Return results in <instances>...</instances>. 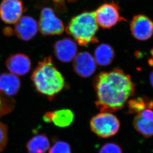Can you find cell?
I'll return each instance as SVG.
<instances>
[{
	"label": "cell",
	"instance_id": "20",
	"mask_svg": "<svg viewBox=\"0 0 153 153\" xmlns=\"http://www.w3.org/2000/svg\"><path fill=\"white\" fill-rule=\"evenodd\" d=\"M49 153H72L71 146L64 141H58L49 149Z\"/></svg>",
	"mask_w": 153,
	"mask_h": 153
},
{
	"label": "cell",
	"instance_id": "11",
	"mask_svg": "<svg viewBox=\"0 0 153 153\" xmlns=\"http://www.w3.org/2000/svg\"><path fill=\"white\" fill-rule=\"evenodd\" d=\"M15 24V33L22 40H30L37 32V23L35 20L30 16H25L21 17Z\"/></svg>",
	"mask_w": 153,
	"mask_h": 153
},
{
	"label": "cell",
	"instance_id": "23",
	"mask_svg": "<svg viewBox=\"0 0 153 153\" xmlns=\"http://www.w3.org/2000/svg\"><path fill=\"white\" fill-rule=\"evenodd\" d=\"M53 2L55 3V4H60L61 3H62L64 2V0H53ZM68 2H73L76 1L77 0H67Z\"/></svg>",
	"mask_w": 153,
	"mask_h": 153
},
{
	"label": "cell",
	"instance_id": "7",
	"mask_svg": "<svg viewBox=\"0 0 153 153\" xmlns=\"http://www.w3.org/2000/svg\"><path fill=\"white\" fill-rule=\"evenodd\" d=\"M22 0H2L0 3V18L7 24H15L25 10Z\"/></svg>",
	"mask_w": 153,
	"mask_h": 153
},
{
	"label": "cell",
	"instance_id": "19",
	"mask_svg": "<svg viewBox=\"0 0 153 153\" xmlns=\"http://www.w3.org/2000/svg\"><path fill=\"white\" fill-rule=\"evenodd\" d=\"M6 95L0 91V116L10 112L15 106V100Z\"/></svg>",
	"mask_w": 153,
	"mask_h": 153
},
{
	"label": "cell",
	"instance_id": "16",
	"mask_svg": "<svg viewBox=\"0 0 153 153\" xmlns=\"http://www.w3.org/2000/svg\"><path fill=\"white\" fill-rule=\"evenodd\" d=\"M50 143L46 135L38 134L31 138L26 144L28 153H46L50 149Z\"/></svg>",
	"mask_w": 153,
	"mask_h": 153
},
{
	"label": "cell",
	"instance_id": "17",
	"mask_svg": "<svg viewBox=\"0 0 153 153\" xmlns=\"http://www.w3.org/2000/svg\"><path fill=\"white\" fill-rule=\"evenodd\" d=\"M133 126L138 132L146 138H149L153 135V122L143 118L139 114L134 119Z\"/></svg>",
	"mask_w": 153,
	"mask_h": 153
},
{
	"label": "cell",
	"instance_id": "13",
	"mask_svg": "<svg viewBox=\"0 0 153 153\" xmlns=\"http://www.w3.org/2000/svg\"><path fill=\"white\" fill-rule=\"evenodd\" d=\"M74 116L71 110L62 109L46 113L43 119L46 122H53L55 125L61 128L68 127L74 121Z\"/></svg>",
	"mask_w": 153,
	"mask_h": 153
},
{
	"label": "cell",
	"instance_id": "9",
	"mask_svg": "<svg viewBox=\"0 0 153 153\" xmlns=\"http://www.w3.org/2000/svg\"><path fill=\"white\" fill-rule=\"evenodd\" d=\"M74 71L83 78L91 76L95 72L96 63L94 57L88 52L77 54L74 59Z\"/></svg>",
	"mask_w": 153,
	"mask_h": 153
},
{
	"label": "cell",
	"instance_id": "8",
	"mask_svg": "<svg viewBox=\"0 0 153 153\" xmlns=\"http://www.w3.org/2000/svg\"><path fill=\"white\" fill-rule=\"evenodd\" d=\"M130 27L132 34L138 40H147L152 37L153 22L146 15L139 14L134 16L130 22Z\"/></svg>",
	"mask_w": 153,
	"mask_h": 153
},
{
	"label": "cell",
	"instance_id": "12",
	"mask_svg": "<svg viewBox=\"0 0 153 153\" xmlns=\"http://www.w3.org/2000/svg\"><path fill=\"white\" fill-rule=\"evenodd\" d=\"M6 66L11 73L16 75L24 76L29 72L31 63L27 55L24 54H13L6 61Z\"/></svg>",
	"mask_w": 153,
	"mask_h": 153
},
{
	"label": "cell",
	"instance_id": "6",
	"mask_svg": "<svg viewBox=\"0 0 153 153\" xmlns=\"http://www.w3.org/2000/svg\"><path fill=\"white\" fill-rule=\"evenodd\" d=\"M38 25L39 31L44 36L61 34L65 30L64 23L51 8L42 9Z\"/></svg>",
	"mask_w": 153,
	"mask_h": 153
},
{
	"label": "cell",
	"instance_id": "2",
	"mask_svg": "<svg viewBox=\"0 0 153 153\" xmlns=\"http://www.w3.org/2000/svg\"><path fill=\"white\" fill-rule=\"evenodd\" d=\"M31 79L37 91L50 100L65 85V78L57 69L51 56L46 57L39 62Z\"/></svg>",
	"mask_w": 153,
	"mask_h": 153
},
{
	"label": "cell",
	"instance_id": "22",
	"mask_svg": "<svg viewBox=\"0 0 153 153\" xmlns=\"http://www.w3.org/2000/svg\"><path fill=\"white\" fill-rule=\"evenodd\" d=\"M7 129L6 125L0 122V152L4 150L7 144Z\"/></svg>",
	"mask_w": 153,
	"mask_h": 153
},
{
	"label": "cell",
	"instance_id": "1",
	"mask_svg": "<svg viewBox=\"0 0 153 153\" xmlns=\"http://www.w3.org/2000/svg\"><path fill=\"white\" fill-rule=\"evenodd\" d=\"M94 86L96 105L101 112H113L120 110L135 92V85L131 76L117 68L98 74Z\"/></svg>",
	"mask_w": 153,
	"mask_h": 153
},
{
	"label": "cell",
	"instance_id": "3",
	"mask_svg": "<svg viewBox=\"0 0 153 153\" xmlns=\"http://www.w3.org/2000/svg\"><path fill=\"white\" fill-rule=\"evenodd\" d=\"M98 30L94 12H83L74 16L66 28L67 33L81 46L98 42Z\"/></svg>",
	"mask_w": 153,
	"mask_h": 153
},
{
	"label": "cell",
	"instance_id": "5",
	"mask_svg": "<svg viewBox=\"0 0 153 153\" xmlns=\"http://www.w3.org/2000/svg\"><path fill=\"white\" fill-rule=\"evenodd\" d=\"M120 8L114 2L105 3L99 6L94 12L97 24L104 29H110L119 22L126 21L120 15Z\"/></svg>",
	"mask_w": 153,
	"mask_h": 153
},
{
	"label": "cell",
	"instance_id": "15",
	"mask_svg": "<svg viewBox=\"0 0 153 153\" xmlns=\"http://www.w3.org/2000/svg\"><path fill=\"white\" fill-rule=\"evenodd\" d=\"M115 52L111 46L101 44L96 48L94 58L96 63L101 66L110 65L114 59Z\"/></svg>",
	"mask_w": 153,
	"mask_h": 153
},
{
	"label": "cell",
	"instance_id": "10",
	"mask_svg": "<svg viewBox=\"0 0 153 153\" xmlns=\"http://www.w3.org/2000/svg\"><path fill=\"white\" fill-rule=\"evenodd\" d=\"M53 49L56 58L65 63L73 60L77 54L76 44L69 38H65L56 41L53 46Z\"/></svg>",
	"mask_w": 153,
	"mask_h": 153
},
{
	"label": "cell",
	"instance_id": "14",
	"mask_svg": "<svg viewBox=\"0 0 153 153\" xmlns=\"http://www.w3.org/2000/svg\"><path fill=\"white\" fill-rule=\"evenodd\" d=\"M20 88V79L15 74L4 73L0 75V91L7 97L16 95Z\"/></svg>",
	"mask_w": 153,
	"mask_h": 153
},
{
	"label": "cell",
	"instance_id": "18",
	"mask_svg": "<svg viewBox=\"0 0 153 153\" xmlns=\"http://www.w3.org/2000/svg\"><path fill=\"white\" fill-rule=\"evenodd\" d=\"M153 102L145 98H138L128 101V112L138 114L147 108L152 109Z\"/></svg>",
	"mask_w": 153,
	"mask_h": 153
},
{
	"label": "cell",
	"instance_id": "4",
	"mask_svg": "<svg viewBox=\"0 0 153 153\" xmlns=\"http://www.w3.org/2000/svg\"><path fill=\"white\" fill-rule=\"evenodd\" d=\"M91 130L99 137L108 138L117 134L120 122L117 117L111 112H101L94 116L90 122Z\"/></svg>",
	"mask_w": 153,
	"mask_h": 153
},
{
	"label": "cell",
	"instance_id": "24",
	"mask_svg": "<svg viewBox=\"0 0 153 153\" xmlns=\"http://www.w3.org/2000/svg\"><path fill=\"white\" fill-rule=\"evenodd\" d=\"M150 79H151V84H153V73L152 72L151 73V74L150 75Z\"/></svg>",
	"mask_w": 153,
	"mask_h": 153
},
{
	"label": "cell",
	"instance_id": "21",
	"mask_svg": "<svg viewBox=\"0 0 153 153\" xmlns=\"http://www.w3.org/2000/svg\"><path fill=\"white\" fill-rule=\"evenodd\" d=\"M99 153H123L121 147L114 143H108L101 148Z\"/></svg>",
	"mask_w": 153,
	"mask_h": 153
}]
</instances>
